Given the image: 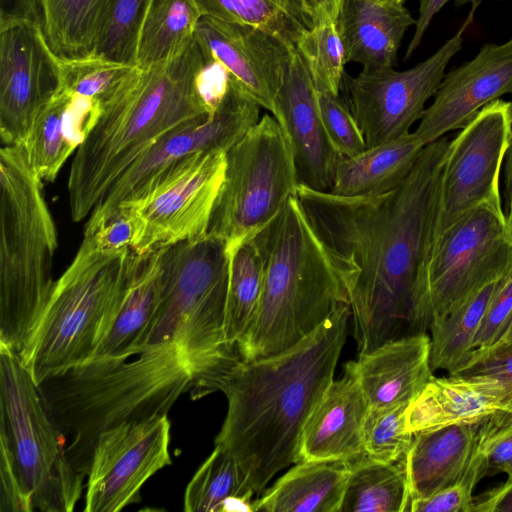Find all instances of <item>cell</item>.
Masks as SVG:
<instances>
[{
  "instance_id": "1",
  "label": "cell",
  "mask_w": 512,
  "mask_h": 512,
  "mask_svg": "<svg viewBox=\"0 0 512 512\" xmlns=\"http://www.w3.org/2000/svg\"><path fill=\"white\" fill-rule=\"evenodd\" d=\"M445 137L427 144L394 189L341 196L299 184L296 196L348 271L359 354L410 335L414 280L426 251L445 157Z\"/></svg>"
},
{
  "instance_id": "2",
  "label": "cell",
  "mask_w": 512,
  "mask_h": 512,
  "mask_svg": "<svg viewBox=\"0 0 512 512\" xmlns=\"http://www.w3.org/2000/svg\"><path fill=\"white\" fill-rule=\"evenodd\" d=\"M350 317V305H340L292 347L256 359L239 357L193 396L225 395L228 408L215 446L237 461L255 495L299 462L303 429L333 381Z\"/></svg>"
},
{
  "instance_id": "3",
  "label": "cell",
  "mask_w": 512,
  "mask_h": 512,
  "mask_svg": "<svg viewBox=\"0 0 512 512\" xmlns=\"http://www.w3.org/2000/svg\"><path fill=\"white\" fill-rule=\"evenodd\" d=\"M208 64L193 37L167 60L135 65L100 104L98 119L74 152L69 171L75 222L89 217L115 182L160 140L215 112L205 93Z\"/></svg>"
},
{
  "instance_id": "4",
  "label": "cell",
  "mask_w": 512,
  "mask_h": 512,
  "mask_svg": "<svg viewBox=\"0 0 512 512\" xmlns=\"http://www.w3.org/2000/svg\"><path fill=\"white\" fill-rule=\"evenodd\" d=\"M136 356H95L37 384L51 420L66 439L68 460L84 478L103 433L167 415L192 389V375L174 346L149 345Z\"/></svg>"
},
{
  "instance_id": "5",
  "label": "cell",
  "mask_w": 512,
  "mask_h": 512,
  "mask_svg": "<svg viewBox=\"0 0 512 512\" xmlns=\"http://www.w3.org/2000/svg\"><path fill=\"white\" fill-rule=\"evenodd\" d=\"M264 264L256 312L237 351L242 359L282 352L349 304L346 266L313 225L296 195L255 236Z\"/></svg>"
},
{
  "instance_id": "6",
  "label": "cell",
  "mask_w": 512,
  "mask_h": 512,
  "mask_svg": "<svg viewBox=\"0 0 512 512\" xmlns=\"http://www.w3.org/2000/svg\"><path fill=\"white\" fill-rule=\"evenodd\" d=\"M161 250L160 303L147 346L177 349L192 375L193 395L240 357L226 337L230 255L209 234Z\"/></svg>"
},
{
  "instance_id": "7",
  "label": "cell",
  "mask_w": 512,
  "mask_h": 512,
  "mask_svg": "<svg viewBox=\"0 0 512 512\" xmlns=\"http://www.w3.org/2000/svg\"><path fill=\"white\" fill-rule=\"evenodd\" d=\"M56 227L22 144L0 151V344L19 354L52 288Z\"/></svg>"
},
{
  "instance_id": "8",
  "label": "cell",
  "mask_w": 512,
  "mask_h": 512,
  "mask_svg": "<svg viewBox=\"0 0 512 512\" xmlns=\"http://www.w3.org/2000/svg\"><path fill=\"white\" fill-rule=\"evenodd\" d=\"M131 256L128 247L105 250L83 238L18 354L37 384L95 355L117 312Z\"/></svg>"
},
{
  "instance_id": "9",
  "label": "cell",
  "mask_w": 512,
  "mask_h": 512,
  "mask_svg": "<svg viewBox=\"0 0 512 512\" xmlns=\"http://www.w3.org/2000/svg\"><path fill=\"white\" fill-rule=\"evenodd\" d=\"M512 270V220L483 204L426 248L411 296L409 333H427L475 291Z\"/></svg>"
},
{
  "instance_id": "10",
  "label": "cell",
  "mask_w": 512,
  "mask_h": 512,
  "mask_svg": "<svg viewBox=\"0 0 512 512\" xmlns=\"http://www.w3.org/2000/svg\"><path fill=\"white\" fill-rule=\"evenodd\" d=\"M0 444L34 511L71 512L84 477L66 455V439L51 420L37 383L19 355L0 344Z\"/></svg>"
},
{
  "instance_id": "11",
  "label": "cell",
  "mask_w": 512,
  "mask_h": 512,
  "mask_svg": "<svg viewBox=\"0 0 512 512\" xmlns=\"http://www.w3.org/2000/svg\"><path fill=\"white\" fill-rule=\"evenodd\" d=\"M299 184L288 137L266 113L226 152L207 234L222 240L232 254L282 211Z\"/></svg>"
},
{
  "instance_id": "12",
  "label": "cell",
  "mask_w": 512,
  "mask_h": 512,
  "mask_svg": "<svg viewBox=\"0 0 512 512\" xmlns=\"http://www.w3.org/2000/svg\"><path fill=\"white\" fill-rule=\"evenodd\" d=\"M225 168V150L188 155L160 172L135 200L121 205L139 223L131 250L144 254L206 235Z\"/></svg>"
},
{
  "instance_id": "13",
  "label": "cell",
  "mask_w": 512,
  "mask_h": 512,
  "mask_svg": "<svg viewBox=\"0 0 512 512\" xmlns=\"http://www.w3.org/2000/svg\"><path fill=\"white\" fill-rule=\"evenodd\" d=\"M479 4L472 3L456 34L416 66L404 71L393 67L362 69L355 77L344 75L345 102L367 148L410 133L414 123L421 119L426 102L439 89L448 63L461 50Z\"/></svg>"
},
{
  "instance_id": "14",
  "label": "cell",
  "mask_w": 512,
  "mask_h": 512,
  "mask_svg": "<svg viewBox=\"0 0 512 512\" xmlns=\"http://www.w3.org/2000/svg\"><path fill=\"white\" fill-rule=\"evenodd\" d=\"M510 137L511 103L497 99L450 141L428 244L477 207L502 203L500 176Z\"/></svg>"
},
{
  "instance_id": "15",
  "label": "cell",
  "mask_w": 512,
  "mask_h": 512,
  "mask_svg": "<svg viewBox=\"0 0 512 512\" xmlns=\"http://www.w3.org/2000/svg\"><path fill=\"white\" fill-rule=\"evenodd\" d=\"M261 108L228 75L225 94L215 112L167 135L139 158L93 209L84 232L96 229L121 205L135 200L160 172L176 161L197 152H227L258 123Z\"/></svg>"
},
{
  "instance_id": "16",
  "label": "cell",
  "mask_w": 512,
  "mask_h": 512,
  "mask_svg": "<svg viewBox=\"0 0 512 512\" xmlns=\"http://www.w3.org/2000/svg\"><path fill=\"white\" fill-rule=\"evenodd\" d=\"M167 415L103 433L87 475L85 512H117L139 501L140 489L171 464Z\"/></svg>"
},
{
  "instance_id": "17",
  "label": "cell",
  "mask_w": 512,
  "mask_h": 512,
  "mask_svg": "<svg viewBox=\"0 0 512 512\" xmlns=\"http://www.w3.org/2000/svg\"><path fill=\"white\" fill-rule=\"evenodd\" d=\"M58 58L40 27L28 20L0 22V136L22 144L39 107L57 89Z\"/></svg>"
},
{
  "instance_id": "18",
  "label": "cell",
  "mask_w": 512,
  "mask_h": 512,
  "mask_svg": "<svg viewBox=\"0 0 512 512\" xmlns=\"http://www.w3.org/2000/svg\"><path fill=\"white\" fill-rule=\"evenodd\" d=\"M194 37L208 60L275 117L276 97L295 47L260 28L209 16H201Z\"/></svg>"
},
{
  "instance_id": "19",
  "label": "cell",
  "mask_w": 512,
  "mask_h": 512,
  "mask_svg": "<svg viewBox=\"0 0 512 512\" xmlns=\"http://www.w3.org/2000/svg\"><path fill=\"white\" fill-rule=\"evenodd\" d=\"M512 94V42L486 43L445 74L414 132L424 145L464 127L484 106Z\"/></svg>"
},
{
  "instance_id": "20",
  "label": "cell",
  "mask_w": 512,
  "mask_h": 512,
  "mask_svg": "<svg viewBox=\"0 0 512 512\" xmlns=\"http://www.w3.org/2000/svg\"><path fill=\"white\" fill-rule=\"evenodd\" d=\"M275 118L288 137L300 184L329 191L342 155L326 133L318 91L296 48L276 97Z\"/></svg>"
},
{
  "instance_id": "21",
  "label": "cell",
  "mask_w": 512,
  "mask_h": 512,
  "mask_svg": "<svg viewBox=\"0 0 512 512\" xmlns=\"http://www.w3.org/2000/svg\"><path fill=\"white\" fill-rule=\"evenodd\" d=\"M431 340L415 333L383 343L345 364L371 407L410 403L434 377Z\"/></svg>"
},
{
  "instance_id": "22",
  "label": "cell",
  "mask_w": 512,
  "mask_h": 512,
  "mask_svg": "<svg viewBox=\"0 0 512 512\" xmlns=\"http://www.w3.org/2000/svg\"><path fill=\"white\" fill-rule=\"evenodd\" d=\"M369 404L348 375L332 381L307 420L300 461H353L364 455L363 425Z\"/></svg>"
},
{
  "instance_id": "23",
  "label": "cell",
  "mask_w": 512,
  "mask_h": 512,
  "mask_svg": "<svg viewBox=\"0 0 512 512\" xmlns=\"http://www.w3.org/2000/svg\"><path fill=\"white\" fill-rule=\"evenodd\" d=\"M402 0H344L336 19L346 62L362 69L393 67L416 20Z\"/></svg>"
},
{
  "instance_id": "24",
  "label": "cell",
  "mask_w": 512,
  "mask_h": 512,
  "mask_svg": "<svg viewBox=\"0 0 512 512\" xmlns=\"http://www.w3.org/2000/svg\"><path fill=\"white\" fill-rule=\"evenodd\" d=\"M507 392L476 376L433 377L406 409L407 430L415 435L455 424L484 420L503 409Z\"/></svg>"
},
{
  "instance_id": "25",
  "label": "cell",
  "mask_w": 512,
  "mask_h": 512,
  "mask_svg": "<svg viewBox=\"0 0 512 512\" xmlns=\"http://www.w3.org/2000/svg\"><path fill=\"white\" fill-rule=\"evenodd\" d=\"M161 287V248L144 254L132 251L117 312L93 357L131 358L147 347L160 303Z\"/></svg>"
},
{
  "instance_id": "26",
  "label": "cell",
  "mask_w": 512,
  "mask_h": 512,
  "mask_svg": "<svg viewBox=\"0 0 512 512\" xmlns=\"http://www.w3.org/2000/svg\"><path fill=\"white\" fill-rule=\"evenodd\" d=\"M482 422L455 424L413 435L405 456L410 502L427 498L464 476Z\"/></svg>"
},
{
  "instance_id": "27",
  "label": "cell",
  "mask_w": 512,
  "mask_h": 512,
  "mask_svg": "<svg viewBox=\"0 0 512 512\" xmlns=\"http://www.w3.org/2000/svg\"><path fill=\"white\" fill-rule=\"evenodd\" d=\"M348 472L346 461H300L253 501V512H339Z\"/></svg>"
},
{
  "instance_id": "28",
  "label": "cell",
  "mask_w": 512,
  "mask_h": 512,
  "mask_svg": "<svg viewBox=\"0 0 512 512\" xmlns=\"http://www.w3.org/2000/svg\"><path fill=\"white\" fill-rule=\"evenodd\" d=\"M426 145L413 133L342 157L329 192L370 196L388 192L408 176Z\"/></svg>"
},
{
  "instance_id": "29",
  "label": "cell",
  "mask_w": 512,
  "mask_h": 512,
  "mask_svg": "<svg viewBox=\"0 0 512 512\" xmlns=\"http://www.w3.org/2000/svg\"><path fill=\"white\" fill-rule=\"evenodd\" d=\"M38 25L58 58L93 53L111 0H36Z\"/></svg>"
},
{
  "instance_id": "30",
  "label": "cell",
  "mask_w": 512,
  "mask_h": 512,
  "mask_svg": "<svg viewBox=\"0 0 512 512\" xmlns=\"http://www.w3.org/2000/svg\"><path fill=\"white\" fill-rule=\"evenodd\" d=\"M409 504L405 458L385 462L364 454L349 462L339 512H405Z\"/></svg>"
},
{
  "instance_id": "31",
  "label": "cell",
  "mask_w": 512,
  "mask_h": 512,
  "mask_svg": "<svg viewBox=\"0 0 512 512\" xmlns=\"http://www.w3.org/2000/svg\"><path fill=\"white\" fill-rule=\"evenodd\" d=\"M254 492L237 461L219 447L203 462L184 494L186 512L253 511Z\"/></svg>"
},
{
  "instance_id": "32",
  "label": "cell",
  "mask_w": 512,
  "mask_h": 512,
  "mask_svg": "<svg viewBox=\"0 0 512 512\" xmlns=\"http://www.w3.org/2000/svg\"><path fill=\"white\" fill-rule=\"evenodd\" d=\"M202 16L260 28L295 47L313 26L306 0H194Z\"/></svg>"
},
{
  "instance_id": "33",
  "label": "cell",
  "mask_w": 512,
  "mask_h": 512,
  "mask_svg": "<svg viewBox=\"0 0 512 512\" xmlns=\"http://www.w3.org/2000/svg\"><path fill=\"white\" fill-rule=\"evenodd\" d=\"M72 97L70 91L57 87L37 110L22 143L30 165L42 181H53L77 150L68 122Z\"/></svg>"
},
{
  "instance_id": "34",
  "label": "cell",
  "mask_w": 512,
  "mask_h": 512,
  "mask_svg": "<svg viewBox=\"0 0 512 512\" xmlns=\"http://www.w3.org/2000/svg\"><path fill=\"white\" fill-rule=\"evenodd\" d=\"M501 278L479 288L443 320L429 328L432 370L443 369L452 374L469 362L475 336Z\"/></svg>"
},
{
  "instance_id": "35",
  "label": "cell",
  "mask_w": 512,
  "mask_h": 512,
  "mask_svg": "<svg viewBox=\"0 0 512 512\" xmlns=\"http://www.w3.org/2000/svg\"><path fill=\"white\" fill-rule=\"evenodd\" d=\"M201 16L194 0H152L138 38L136 65L146 67L180 53Z\"/></svg>"
},
{
  "instance_id": "36",
  "label": "cell",
  "mask_w": 512,
  "mask_h": 512,
  "mask_svg": "<svg viewBox=\"0 0 512 512\" xmlns=\"http://www.w3.org/2000/svg\"><path fill=\"white\" fill-rule=\"evenodd\" d=\"M263 278V259L255 241L251 238L230 254L226 337L228 344L236 350L238 341L256 312Z\"/></svg>"
},
{
  "instance_id": "37",
  "label": "cell",
  "mask_w": 512,
  "mask_h": 512,
  "mask_svg": "<svg viewBox=\"0 0 512 512\" xmlns=\"http://www.w3.org/2000/svg\"><path fill=\"white\" fill-rule=\"evenodd\" d=\"M295 48L317 91L339 95L346 62L336 20L324 19L302 33Z\"/></svg>"
},
{
  "instance_id": "38",
  "label": "cell",
  "mask_w": 512,
  "mask_h": 512,
  "mask_svg": "<svg viewBox=\"0 0 512 512\" xmlns=\"http://www.w3.org/2000/svg\"><path fill=\"white\" fill-rule=\"evenodd\" d=\"M134 66L95 53L58 58V87L101 104L117 90Z\"/></svg>"
},
{
  "instance_id": "39",
  "label": "cell",
  "mask_w": 512,
  "mask_h": 512,
  "mask_svg": "<svg viewBox=\"0 0 512 512\" xmlns=\"http://www.w3.org/2000/svg\"><path fill=\"white\" fill-rule=\"evenodd\" d=\"M152 0H111L93 53L109 60L136 65L140 30Z\"/></svg>"
},
{
  "instance_id": "40",
  "label": "cell",
  "mask_w": 512,
  "mask_h": 512,
  "mask_svg": "<svg viewBox=\"0 0 512 512\" xmlns=\"http://www.w3.org/2000/svg\"><path fill=\"white\" fill-rule=\"evenodd\" d=\"M408 404L369 407L362 432L366 455L385 462L405 458L413 439L406 425Z\"/></svg>"
},
{
  "instance_id": "41",
  "label": "cell",
  "mask_w": 512,
  "mask_h": 512,
  "mask_svg": "<svg viewBox=\"0 0 512 512\" xmlns=\"http://www.w3.org/2000/svg\"><path fill=\"white\" fill-rule=\"evenodd\" d=\"M474 457L484 477L501 472L512 482V413L501 409L483 420Z\"/></svg>"
},
{
  "instance_id": "42",
  "label": "cell",
  "mask_w": 512,
  "mask_h": 512,
  "mask_svg": "<svg viewBox=\"0 0 512 512\" xmlns=\"http://www.w3.org/2000/svg\"><path fill=\"white\" fill-rule=\"evenodd\" d=\"M318 104L326 133L342 157L356 156L367 148L354 116L339 95L318 91Z\"/></svg>"
},
{
  "instance_id": "43",
  "label": "cell",
  "mask_w": 512,
  "mask_h": 512,
  "mask_svg": "<svg viewBox=\"0 0 512 512\" xmlns=\"http://www.w3.org/2000/svg\"><path fill=\"white\" fill-rule=\"evenodd\" d=\"M483 477L480 465L473 454L471 463L460 480L427 498L412 500L408 511L472 512L475 499L473 491Z\"/></svg>"
},
{
  "instance_id": "44",
  "label": "cell",
  "mask_w": 512,
  "mask_h": 512,
  "mask_svg": "<svg viewBox=\"0 0 512 512\" xmlns=\"http://www.w3.org/2000/svg\"><path fill=\"white\" fill-rule=\"evenodd\" d=\"M511 316L512 270L501 278L487 306L475 336L472 355L468 363L485 353L499 340Z\"/></svg>"
},
{
  "instance_id": "45",
  "label": "cell",
  "mask_w": 512,
  "mask_h": 512,
  "mask_svg": "<svg viewBox=\"0 0 512 512\" xmlns=\"http://www.w3.org/2000/svg\"><path fill=\"white\" fill-rule=\"evenodd\" d=\"M139 233L137 217L129 207H119L103 224L83 238L89 239L96 247L105 250L130 248Z\"/></svg>"
},
{
  "instance_id": "46",
  "label": "cell",
  "mask_w": 512,
  "mask_h": 512,
  "mask_svg": "<svg viewBox=\"0 0 512 512\" xmlns=\"http://www.w3.org/2000/svg\"><path fill=\"white\" fill-rule=\"evenodd\" d=\"M452 374L491 379L504 388L509 397L512 395V350L480 357Z\"/></svg>"
},
{
  "instance_id": "47",
  "label": "cell",
  "mask_w": 512,
  "mask_h": 512,
  "mask_svg": "<svg viewBox=\"0 0 512 512\" xmlns=\"http://www.w3.org/2000/svg\"><path fill=\"white\" fill-rule=\"evenodd\" d=\"M512 512V482L501 485L475 497L472 512Z\"/></svg>"
},
{
  "instance_id": "48",
  "label": "cell",
  "mask_w": 512,
  "mask_h": 512,
  "mask_svg": "<svg viewBox=\"0 0 512 512\" xmlns=\"http://www.w3.org/2000/svg\"><path fill=\"white\" fill-rule=\"evenodd\" d=\"M450 0H419V15L415 23L413 37L408 44L404 60L411 58L420 45L432 19Z\"/></svg>"
},
{
  "instance_id": "49",
  "label": "cell",
  "mask_w": 512,
  "mask_h": 512,
  "mask_svg": "<svg viewBox=\"0 0 512 512\" xmlns=\"http://www.w3.org/2000/svg\"><path fill=\"white\" fill-rule=\"evenodd\" d=\"M9 20H28L38 25L36 0H0V22Z\"/></svg>"
},
{
  "instance_id": "50",
  "label": "cell",
  "mask_w": 512,
  "mask_h": 512,
  "mask_svg": "<svg viewBox=\"0 0 512 512\" xmlns=\"http://www.w3.org/2000/svg\"><path fill=\"white\" fill-rule=\"evenodd\" d=\"M344 0H306L313 23L324 19L336 20Z\"/></svg>"
},
{
  "instance_id": "51",
  "label": "cell",
  "mask_w": 512,
  "mask_h": 512,
  "mask_svg": "<svg viewBox=\"0 0 512 512\" xmlns=\"http://www.w3.org/2000/svg\"><path fill=\"white\" fill-rule=\"evenodd\" d=\"M511 103V137L510 144L504 162L505 179V212L512 220V101Z\"/></svg>"
},
{
  "instance_id": "52",
  "label": "cell",
  "mask_w": 512,
  "mask_h": 512,
  "mask_svg": "<svg viewBox=\"0 0 512 512\" xmlns=\"http://www.w3.org/2000/svg\"><path fill=\"white\" fill-rule=\"evenodd\" d=\"M511 350H512V316H511L504 332L502 333L501 337L499 338V340L489 350H487L485 353H483L482 355H480L473 361L477 360L480 357L486 356V355L498 354V353H503V352L511 351ZM473 361H471V362H473Z\"/></svg>"
},
{
  "instance_id": "53",
  "label": "cell",
  "mask_w": 512,
  "mask_h": 512,
  "mask_svg": "<svg viewBox=\"0 0 512 512\" xmlns=\"http://www.w3.org/2000/svg\"><path fill=\"white\" fill-rule=\"evenodd\" d=\"M454 1V5L456 8H459L465 4H472V3H481L483 0H453ZM494 1H502V0H494Z\"/></svg>"
},
{
  "instance_id": "54",
  "label": "cell",
  "mask_w": 512,
  "mask_h": 512,
  "mask_svg": "<svg viewBox=\"0 0 512 512\" xmlns=\"http://www.w3.org/2000/svg\"><path fill=\"white\" fill-rule=\"evenodd\" d=\"M502 410L512 413V395L505 400Z\"/></svg>"
},
{
  "instance_id": "55",
  "label": "cell",
  "mask_w": 512,
  "mask_h": 512,
  "mask_svg": "<svg viewBox=\"0 0 512 512\" xmlns=\"http://www.w3.org/2000/svg\"><path fill=\"white\" fill-rule=\"evenodd\" d=\"M510 41L512 42V37H511Z\"/></svg>"
},
{
  "instance_id": "56",
  "label": "cell",
  "mask_w": 512,
  "mask_h": 512,
  "mask_svg": "<svg viewBox=\"0 0 512 512\" xmlns=\"http://www.w3.org/2000/svg\"><path fill=\"white\" fill-rule=\"evenodd\" d=\"M403 1L405 2L406 0H403Z\"/></svg>"
}]
</instances>
